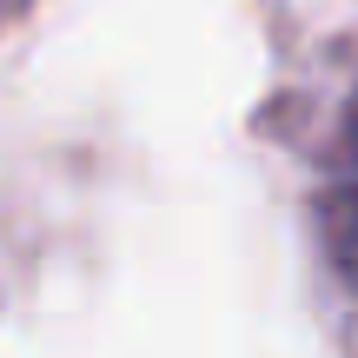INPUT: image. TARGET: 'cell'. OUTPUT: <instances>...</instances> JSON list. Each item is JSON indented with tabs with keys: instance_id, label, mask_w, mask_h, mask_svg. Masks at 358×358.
<instances>
[{
	"instance_id": "cell-1",
	"label": "cell",
	"mask_w": 358,
	"mask_h": 358,
	"mask_svg": "<svg viewBox=\"0 0 358 358\" xmlns=\"http://www.w3.org/2000/svg\"><path fill=\"white\" fill-rule=\"evenodd\" d=\"M325 259H332L345 299L358 306V87L338 120V146H332V179H325Z\"/></svg>"
}]
</instances>
